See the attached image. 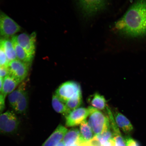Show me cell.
<instances>
[{
  "label": "cell",
  "instance_id": "1",
  "mask_svg": "<svg viewBox=\"0 0 146 146\" xmlns=\"http://www.w3.org/2000/svg\"><path fill=\"white\" fill-rule=\"evenodd\" d=\"M113 30L125 38L136 39L146 36V0H136L115 23Z\"/></svg>",
  "mask_w": 146,
  "mask_h": 146
},
{
  "label": "cell",
  "instance_id": "2",
  "mask_svg": "<svg viewBox=\"0 0 146 146\" xmlns=\"http://www.w3.org/2000/svg\"><path fill=\"white\" fill-rule=\"evenodd\" d=\"M88 123L94 136L102 134L110 128V122L106 113L92 107H88Z\"/></svg>",
  "mask_w": 146,
  "mask_h": 146
},
{
  "label": "cell",
  "instance_id": "3",
  "mask_svg": "<svg viewBox=\"0 0 146 146\" xmlns=\"http://www.w3.org/2000/svg\"><path fill=\"white\" fill-rule=\"evenodd\" d=\"M80 12L83 17L89 19L105 10L108 0H76Z\"/></svg>",
  "mask_w": 146,
  "mask_h": 146
},
{
  "label": "cell",
  "instance_id": "4",
  "mask_svg": "<svg viewBox=\"0 0 146 146\" xmlns=\"http://www.w3.org/2000/svg\"><path fill=\"white\" fill-rule=\"evenodd\" d=\"M19 125V119L13 112L8 111L0 114V134H14Z\"/></svg>",
  "mask_w": 146,
  "mask_h": 146
},
{
  "label": "cell",
  "instance_id": "5",
  "mask_svg": "<svg viewBox=\"0 0 146 146\" xmlns=\"http://www.w3.org/2000/svg\"><path fill=\"white\" fill-rule=\"evenodd\" d=\"M81 87L77 82L69 81L62 84L56 89V95L65 104L78 93L81 92Z\"/></svg>",
  "mask_w": 146,
  "mask_h": 146
},
{
  "label": "cell",
  "instance_id": "6",
  "mask_svg": "<svg viewBox=\"0 0 146 146\" xmlns=\"http://www.w3.org/2000/svg\"><path fill=\"white\" fill-rule=\"evenodd\" d=\"M21 27L11 18L2 12H0V36L3 38L13 36L21 31Z\"/></svg>",
  "mask_w": 146,
  "mask_h": 146
},
{
  "label": "cell",
  "instance_id": "7",
  "mask_svg": "<svg viewBox=\"0 0 146 146\" xmlns=\"http://www.w3.org/2000/svg\"><path fill=\"white\" fill-rule=\"evenodd\" d=\"M30 65L17 59L9 62L7 68L8 74L21 83L28 76Z\"/></svg>",
  "mask_w": 146,
  "mask_h": 146
},
{
  "label": "cell",
  "instance_id": "8",
  "mask_svg": "<svg viewBox=\"0 0 146 146\" xmlns=\"http://www.w3.org/2000/svg\"><path fill=\"white\" fill-rule=\"evenodd\" d=\"M15 36L16 41L20 46L27 54L34 57L36 51V33H33L30 35L23 33Z\"/></svg>",
  "mask_w": 146,
  "mask_h": 146
},
{
  "label": "cell",
  "instance_id": "9",
  "mask_svg": "<svg viewBox=\"0 0 146 146\" xmlns=\"http://www.w3.org/2000/svg\"><path fill=\"white\" fill-rule=\"evenodd\" d=\"M89 114L88 108L81 107L74 110L65 117L66 125L68 127H75L79 125L86 119Z\"/></svg>",
  "mask_w": 146,
  "mask_h": 146
},
{
  "label": "cell",
  "instance_id": "10",
  "mask_svg": "<svg viewBox=\"0 0 146 146\" xmlns=\"http://www.w3.org/2000/svg\"><path fill=\"white\" fill-rule=\"evenodd\" d=\"M115 121L118 128L126 134H129L134 129L133 126L129 120L119 112L117 109L111 110Z\"/></svg>",
  "mask_w": 146,
  "mask_h": 146
},
{
  "label": "cell",
  "instance_id": "11",
  "mask_svg": "<svg viewBox=\"0 0 146 146\" xmlns=\"http://www.w3.org/2000/svg\"><path fill=\"white\" fill-rule=\"evenodd\" d=\"M68 129L61 125H59L42 146H56L61 141Z\"/></svg>",
  "mask_w": 146,
  "mask_h": 146
},
{
  "label": "cell",
  "instance_id": "12",
  "mask_svg": "<svg viewBox=\"0 0 146 146\" xmlns=\"http://www.w3.org/2000/svg\"><path fill=\"white\" fill-rule=\"evenodd\" d=\"M87 102L91 107L105 112L108 106L104 97L98 92L89 96L88 98Z\"/></svg>",
  "mask_w": 146,
  "mask_h": 146
},
{
  "label": "cell",
  "instance_id": "13",
  "mask_svg": "<svg viewBox=\"0 0 146 146\" xmlns=\"http://www.w3.org/2000/svg\"><path fill=\"white\" fill-rule=\"evenodd\" d=\"M21 83L11 76L7 74L3 78L2 89L1 93L6 97L17 88Z\"/></svg>",
  "mask_w": 146,
  "mask_h": 146
},
{
  "label": "cell",
  "instance_id": "14",
  "mask_svg": "<svg viewBox=\"0 0 146 146\" xmlns=\"http://www.w3.org/2000/svg\"><path fill=\"white\" fill-rule=\"evenodd\" d=\"M80 132L79 138L78 141V143L88 142L94 137V133L86 119L80 124Z\"/></svg>",
  "mask_w": 146,
  "mask_h": 146
},
{
  "label": "cell",
  "instance_id": "15",
  "mask_svg": "<svg viewBox=\"0 0 146 146\" xmlns=\"http://www.w3.org/2000/svg\"><path fill=\"white\" fill-rule=\"evenodd\" d=\"M12 41L14 47L17 59L23 62L30 65L32 63L34 57L30 55L18 44L15 36H12Z\"/></svg>",
  "mask_w": 146,
  "mask_h": 146
},
{
  "label": "cell",
  "instance_id": "16",
  "mask_svg": "<svg viewBox=\"0 0 146 146\" xmlns=\"http://www.w3.org/2000/svg\"><path fill=\"white\" fill-rule=\"evenodd\" d=\"M0 43L9 62L17 59L15 51L11 40L8 38H2L0 39Z\"/></svg>",
  "mask_w": 146,
  "mask_h": 146
},
{
  "label": "cell",
  "instance_id": "17",
  "mask_svg": "<svg viewBox=\"0 0 146 146\" xmlns=\"http://www.w3.org/2000/svg\"><path fill=\"white\" fill-rule=\"evenodd\" d=\"M28 103V94L27 91H25L18 98L13 109L17 113H24L27 111Z\"/></svg>",
  "mask_w": 146,
  "mask_h": 146
},
{
  "label": "cell",
  "instance_id": "18",
  "mask_svg": "<svg viewBox=\"0 0 146 146\" xmlns=\"http://www.w3.org/2000/svg\"><path fill=\"white\" fill-rule=\"evenodd\" d=\"M52 105L56 112L62 114L65 117L71 112L65 104L62 102L55 94L52 96Z\"/></svg>",
  "mask_w": 146,
  "mask_h": 146
},
{
  "label": "cell",
  "instance_id": "19",
  "mask_svg": "<svg viewBox=\"0 0 146 146\" xmlns=\"http://www.w3.org/2000/svg\"><path fill=\"white\" fill-rule=\"evenodd\" d=\"M20 84L13 92L9 94L8 99L11 107L13 108L18 99L26 90V84L24 82Z\"/></svg>",
  "mask_w": 146,
  "mask_h": 146
},
{
  "label": "cell",
  "instance_id": "20",
  "mask_svg": "<svg viewBox=\"0 0 146 146\" xmlns=\"http://www.w3.org/2000/svg\"><path fill=\"white\" fill-rule=\"evenodd\" d=\"M80 135V130L76 128H73L66 133L63 138V141L65 145L77 142Z\"/></svg>",
  "mask_w": 146,
  "mask_h": 146
},
{
  "label": "cell",
  "instance_id": "21",
  "mask_svg": "<svg viewBox=\"0 0 146 146\" xmlns=\"http://www.w3.org/2000/svg\"><path fill=\"white\" fill-rule=\"evenodd\" d=\"M83 102L82 92L78 93L69 99L65 103L66 106L71 111L79 108Z\"/></svg>",
  "mask_w": 146,
  "mask_h": 146
},
{
  "label": "cell",
  "instance_id": "22",
  "mask_svg": "<svg viewBox=\"0 0 146 146\" xmlns=\"http://www.w3.org/2000/svg\"><path fill=\"white\" fill-rule=\"evenodd\" d=\"M96 136L103 146L106 142L113 138L114 135L110 128L104 132Z\"/></svg>",
  "mask_w": 146,
  "mask_h": 146
},
{
  "label": "cell",
  "instance_id": "23",
  "mask_svg": "<svg viewBox=\"0 0 146 146\" xmlns=\"http://www.w3.org/2000/svg\"><path fill=\"white\" fill-rule=\"evenodd\" d=\"M9 61L0 43V67L7 68Z\"/></svg>",
  "mask_w": 146,
  "mask_h": 146
},
{
  "label": "cell",
  "instance_id": "24",
  "mask_svg": "<svg viewBox=\"0 0 146 146\" xmlns=\"http://www.w3.org/2000/svg\"><path fill=\"white\" fill-rule=\"evenodd\" d=\"M113 138L115 142V146H127L126 140L122 136L121 134L116 135Z\"/></svg>",
  "mask_w": 146,
  "mask_h": 146
},
{
  "label": "cell",
  "instance_id": "25",
  "mask_svg": "<svg viewBox=\"0 0 146 146\" xmlns=\"http://www.w3.org/2000/svg\"><path fill=\"white\" fill-rule=\"evenodd\" d=\"M5 97L1 94L0 93V114L2 113L5 107Z\"/></svg>",
  "mask_w": 146,
  "mask_h": 146
},
{
  "label": "cell",
  "instance_id": "26",
  "mask_svg": "<svg viewBox=\"0 0 146 146\" xmlns=\"http://www.w3.org/2000/svg\"><path fill=\"white\" fill-rule=\"evenodd\" d=\"M125 140L127 146H139L138 142L132 138H128Z\"/></svg>",
  "mask_w": 146,
  "mask_h": 146
},
{
  "label": "cell",
  "instance_id": "27",
  "mask_svg": "<svg viewBox=\"0 0 146 146\" xmlns=\"http://www.w3.org/2000/svg\"><path fill=\"white\" fill-rule=\"evenodd\" d=\"M8 74L7 69L0 67V77L4 78Z\"/></svg>",
  "mask_w": 146,
  "mask_h": 146
},
{
  "label": "cell",
  "instance_id": "28",
  "mask_svg": "<svg viewBox=\"0 0 146 146\" xmlns=\"http://www.w3.org/2000/svg\"><path fill=\"white\" fill-rule=\"evenodd\" d=\"M102 146H115V142L113 138L106 142Z\"/></svg>",
  "mask_w": 146,
  "mask_h": 146
},
{
  "label": "cell",
  "instance_id": "29",
  "mask_svg": "<svg viewBox=\"0 0 146 146\" xmlns=\"http://www.w3.org/2000/svg\"><path fill=\"white\" fill-rule=\"evenodd\" d=\"M65 146H80V145L78 142H76L72 143L66 144Z\"/></svg>",
  "mask_w": 146,
  "mask_h": 146
},
{
  "label": "cell",
  "instance_id": "30",
  "mask_svg": "<svg viewBox=\"0 0 146 146\" xmlns=\"http://www.w3.org/2000/svg\"><path fill=\"white\" fill-rule=\"evenodd\" d=\"M3 78L0 77V92H1L3 86Z\"/></svg>",
  "mask_w": 146,
  "mask_h": 146
},
{
  "label": "cell",
  "instance_id": "31",
  "mask_svg": "<svg viewBox=\"0 0 146 146\" xmlns=\"http://www.w3.org/2000/svg\"><path fill=\"white\" fill-rule=\"evenodd\" d=\"M56 146H65V143L63 141H60Z\"/></svg>",
  "mask_w": 146,
  "mask_h": 146
}]
</instances>
